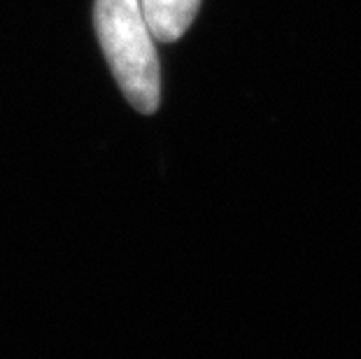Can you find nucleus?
<instances>
[{
	"label": "nucleus",
	"mask_w": 361,
	"mask_h": 359,
	"mask_svg": "<svg viewBox=\"0 0 361 359\" xmlns=\"http://www.w3.org/2000/svg\"><path fill=\"white\" fill-rule=\"evenodd\" d=\"M94 21L121 94L137 112L152 114L161 101V71L140 0H96Z\"/></svg>",
	"instance_id": "nucleus-1"
},
{
	"label": "nucleus",
	"mask_w": 361,
	"mask_h": 359,
	"mask_svg": "<svg viewBox=\"0 0 361 359\" xmlns=\"http://www.w3.org/2000/svg\"><path fill=\"white\" fill-rule=\"evenodd\" d=\"M201 0H140L142 17L159 42H175L187 33Z\"/></svg>",
	"instance_id": "nucleus-2"
}]
</instances>
